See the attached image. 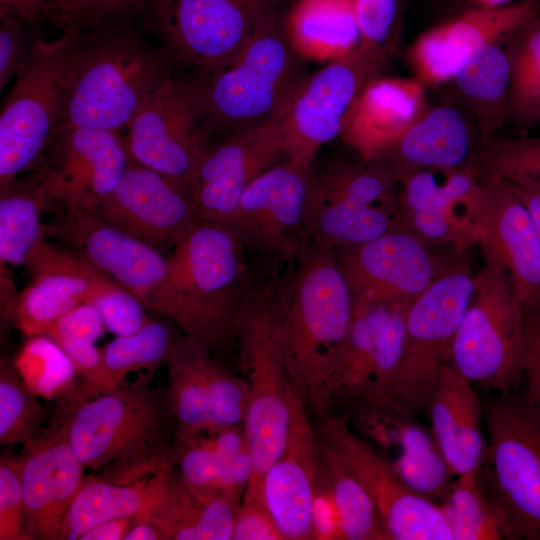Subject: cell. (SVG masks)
Masks as SVG:
<instances>
[{
    "instance_id": "obj_47",
    "label": "cell",
    "mask_w": 540,
    "mask_h": 540,
    "mask_svg": "<svg viewBox=\"0 0 540 540\" xmlns=\"http://www.w3.org/2000/svg\"><path fill=\"white\" fill-rule=\"evenodd\" d=\"M218 461V482L223 492L243 496L253 473V459L244 425L205 434Z\"/></svg>"
},
{
    "instance_id": "obj_27",
    "label": "cell",
    "mask_w": 540,
    "mask_h": 540,
    "mask_svg": "<svg viewBox=\"0 0 540 540\" xmlns=\"http://www.w3.org/2000/svg\"><path fill=\"white\" fill-rule=\"evenodd\" d=\"M23 448L20 474L27 538L58 540L63 519L86 476L85 468L53 421Z\"/></svg>"
},
{
    "instance_id": "obj_31",
    "label": "cell",
    "mask_w": 540,
    "mask_h": 540,
    "mask_svg": "<svg viewBox=\"0 0 540 540\" xmlns=\"http://www.w3.org/2000/svg\"><path fill=\"white\" fill-rule=\"evenodd\" d=\"M480 140L457 108L437 106L410 127L402 138L371 164L396 178L417 169L462 168L474 164Z\"/></svg>"
},
{
    "instance_id": "obj_25",
    "label": "cell",
    "mask_w": 540,
    "mask_h": 540,
    "mask_svg": "<svg viewBox=\"0 0 540 540\" xmlns=\"http://www.w3.org/2000/svg\"><path fill=\"white\" fill-rule=\"evenodd\" d=\"M479 178L483 256L505 272L523 306L540 304V240L531 214L505 180Z\"/></svg>"
},
{
    "instance_id": "obj_57",
    "label": "cell",
    "mask_w": 540,
    "mask_h": 540,
    "mask_svg": "<svg viewBox=\"0 0 540 540\" xmlns=\"http://www.w3.org/2000/svg\"><path fill=\"white\" fill-rule=\"evenodd\" d=\"M232 540H284L260 499H242Z\"/></svg>"
},
{
    "instance_id": "obj_10",
    "label": "cell",
    "mask_w": 540,
    "mask_h": 540,
    "mask_svg": "<svg viewBox=\"0 0 540 540\" xmlns=\"http://www.w3.org/2000/svg\"><path fill=\"white\" fill-rule=\"evenodd\" d=\"M524 308L505 272L484 258L447 362L471 383L498 393L522 376Z\"/></svg>"
},
{
    "instance_id": "obj_39",
    "label": "cell",
    "mask_w": 540,
    "mask_h": 540,
    "mask_svg": "<svg viewBox=\"0 0 540 540\" xmlns=\"http://www.w3.org/2000/svg\"><path fill=\"white\" fill-rule=\"evenodd\" d=\"M538 16V0H519L496 7L469 9L442 27L459 69L476 49L505 40Z\"/></svg>"
},
{
    "instance_id": "obj_23",
    "label": "cell",
    "mask_w": 540,
    "mask_h": 540,
    "mask_svg": "<svg viewBox=\"0 0 540 540\" xmlns=\"http://www.w3.org/2000/svg\"><path fill=\"white\" fill-rule=\"evenodd\" d=\"M24 267L31 281L18 293L10 321L26 337L46 334L62 315L92 302L114 282L71 250L53 245L45 236Z\"/></svg>"
},
{
    "instance_id": "obj_63",
    "label": "cell",
    "mask_w": 540,
    "mask_h": 540,
    "mask_svg": "<svg viewBox=\"0 0 540 540\" xmlns=\"http://www.w3.org/2000/svg\"><path fill=\"white\" fill-rule=\"evenodd\" d=\"M477 7H496L513 2L514 0H469Z\"/></svg>"
},
{
    "instance_id": "obj_49",
    "label": "cell",
    "mask_w": 540,
    "mask_h": 540,
    "mask_svg": "<svg viewBox=\"0 0 540 540\" xmlns=\"http://www.w3.org/2000/svg\"><path fill=\"white\" fill-rule=\"evenodd\" d=\"M360 42L365 55L386 62L394 46L398 0H353Z\"/></svg>"
},
{
    "instance_id": "obj_15",
    "label": "cell",
    "mask_w": 540,
    "mask_h": 540,
    "mask_svg": "<svg viewBox=\"0 0 540 540\" xmlns=\"http://www.w3.org/2000/svg\"><path fill=\"white\" fill-rule=\"evenodd\" d=\"M384 64L356 48L304 78L273 118L287 157L314 166L319 149L340 136L355 99Z\"/></svg>"
},
{
    "instance_id": "obj_32",
    "label": "cell",
    "mask_w": 540,
    "mask_h": 540,
    "mask_svg": "<svg viewBox=\"0 0 540 540\" xmlns=\"http://www.w3.org/2000/svg\"><path fill=\"white\" fill-rule=\"evenodd\" d=\"M240 499L224 492L208 496L191 492L173 464L158 503L139 517L155 523L164 540H232Z\"/></svg>"
},
{
    "instance_id": "obj_26",
    "label": "cell",
    "mask_w": 540,
    "mask_h": 540,
    "mask_svg": "<svg viewBox=\"0 0 540 540\" xmlns=\"http://www.w3.org/2000/svg\"><path fill=\"white\" fill-rule=\"evenodd\" d=\"M321 457V443L297 396L287 441L262 478V501L284 540H311V502Z\"/></svg>"
},
{
    "instance_id": "obj_13",
    "label": "cell",
    "mask_w": 540,
    "mask_h": 540,
    "mask_svg": "<svg viewBox=\"0 0 540 540\" xmlns=\"http://www.w3.org/2000/svg\"><path fill=\"white\" fill-rule=\"evenodd\" d=\"M318 436L363 484L391 540H453L441 506L415 492L389 461L351 430L348 412L320 415Z\"/></svg>"
},
{
    "instance_id": "obj_38",
    "label": "cell",
    "mask_w": 540,
    "mask_h": 540,
    "mask_svg": "<svg viewBox=\"0 0 540 540\" xmlns=\"http://www.w3.org/2000/svg\"><path fill=\"white\" fill-rule=\"evenodd\" d=\"M50 205L36 173L0 189V274L24 266L44 236L41 214Z\"/></svg>"
},
{
    "instance_id": "obj_59",
    "label": "cell",
    "mask_w": 540,
    "mask_h": 540,
    "mask_svg": "<svg viewBox=\"0 0 540 540\" xmlns=\"http://www.w3.org/2000/svg\"><path fill=\"white\" fill-rule=\"evenodd\" d=\"M50 0H0V15H12L36 33L47 22Z\"/></svg>"
},
{
    "instance_id": "obj_21",
    "label": "cell",
    "mask_w": 540,
    "mask_h": 540,
    "mask_svg": "<svg viewBox=\"0 0 540 540\" xmlns=\"http://www.w3.org/2000/svg\"><path fill=\"white\" fill-rule=\"evenodd\" d=\"M43 233L69 246L72 252L136 296L145 308L167 270V257L160 250L92 211L55 206L52 219L43 223Z\"/></svg>"
},
{
    "instance_id": "obj_14",
    "label": "cell",
    "mask_w": 540,
    "mask_h": 540,
    "mask_svg": "<svg viewBox=\"0 0 540 540\" xmlns=\"http://www.w3.org/2000/svg\"><path fill=\"white\" fill-rule=\"evenodd\" d=\"M413 300L353 299L352 320L329 390L330 411L340 403H383L402 359Z\"/></svg>"
},
{
    "instance_id": "obj_30",
    "label": "cell",
    "mask_w": 540,
    "mask_h": 540,
    "mask_svg": "<svg viewBox=\"0 0 540 540\" xmlns=\"http://www.w3.org/2000/svg\"><path fill=\"white\" fill-rule=\"evenodd\" d=\"M426 412L431 432L453 477L480 470L487 451L482 431L483 404L472 383L446 362L441 367Z\"/></svg>"
},
{
    "instance_id": "obj_29",
    "label": "cell",
    "mask_w": 540,
    "mask_h": 540,
    "mask_svg": "<svg viewBox=\"0 0 540 540\" xmlns=\"http://www.w3.org/2000/svg\"><path fill=\"white\" fill-rule=\"evenodd\" d=\"M429 109L417 78L371 79L349 109L340 136L373 163L392 148Z\"/></svg>"
},
{
    "instance_id": "obj_16",
    "label": "cell",
    "mask_w": 540,
    "mask_h": 540,
    "mask_svg": "<svg viewBox=\"0 0 540 540\" xmlns=\"http://www.w3.org/2000/svg\"><path fill=\"white\" fill-rule=\"evenodd\" d=\"M402 228L428 246L465 249L478 240L481 180L474 164L417 169L398 178Z\"/></svg>"
},
{
    "instance_id": "obj_1",
    "label": "cell",
    "mask_w": 540,
    "mask_h": 540,
    "mask_svg": "<svg viewBox=\"0 0 540 540\" xmlns=\"http://www.w3.org/2000/svg\"><path fill=\"white\" fill-rule=\"evenodd\" d=\"M247 252L228 224L197 220L167 256L165 276L146 309L200 338L213 353L229 349L256 294Z\"/></svg>"
},
{
    "instance_id": "obj_12",
    "label": "cell",
    "mask_w": 540,
    "mask_h": 540,
    "mask_svg": "<svg viewBox=\"0 0 540 540\" xmlns=\"http://www.w3.org/2000/svg\"><path fill=\"white\" fill-rule=\"evenodd\" d=\"M275 0H152L144 26L178 64L208 72L231 61L274 12Z\"/></svg>"
},
{
    "instance_id": "obj_41",
    "label": "cell",
    "mask_w": 540,
    "mask_h": 540,
    "mask_svg": "<svg viewBox=\"0 0 540 540\" xmlns=\"http://www.w3.org/2000/svg\"><path fill=\"white\" fill-rule=\"evenodd\" d=\"M320 443L331 477L343 540H391L385 522L363 484L332 448L321 440Z\"/></svg>"
},
{
    "instance_id": "obj_11",
    "label": "cell",
    "mask_w": 540,
    "mask_h": 540,
    "mask_svg": "<svg viewBox=\"0 0 540 540\" xmlns=\"http://www.w3.org/2000/svg\"><path fill=\"white\" fill-rule=\"evenodd\" d=\"M71 29L36 37L31 55L3 99L0 112V189L35 169L57 130L65 53Z\"/></svg>"
},
{
    "instance_id": "obj_43",
    "label": "cell",
    "mask_w": 540,
    "mask_h": 540,
    "mask_svg": "<svg viewBox=\"0 0 540 540\" xmlns=\"http://www.w3.org/2000/svg\"><path fill=\"white\" fill-rule=\"evenodd\" d=\"M24 383L12 361H0V442L4 445L34 442L46 428L48 410Z\"/></svg>"
},
{
    "instance_id": "obj_62",
    "label": "cell",
    "mask_w": 540,
    "mask_h": 540,
    "mask_svg": "<svg viewBox=\"0 0 540 540\" xmlns=\"http://www.w3.org/2000/svg\"><path fill=\"white\" fill-rule=\"evenodd\" d=\"M123 540H164L159 527L152 521L136 516Z\"/></svg>"
},
{
    "instance_id": "obj_24",
    "label": "cell",
    "mask_w": 540,
    "mask_h": 540,
    "mask_svg": "<svg viewBox=\"0 0 540 540\" xmlns=\"http://www.w3.org/2000/svg\"><path fill=\"white\" fill-rule=\"evenodd\" d=\"M404 228L335 251L353 299L413 300L438 276L445 262Z\"/></svg>"
},
{
    "instance_id": "obj_6",
    "label": "cell",
    "mask_w": 540,
    "mask_h": 540,
    "mask_svg": "<svg viewBox=\"0 0 540 540\" xmlns=\"http://www.w3.org/2000/svg\"><path fill=\"white\" fill-rule=\"evenodd\" d=\"M487 451L479 470L503 539L540 540V417L525 393L483 404Z\"/></svg>"
},
{
    "instance_id": "obj_60",
    "label": "cell",
    "mask_w": 540,
    "mask_h": 540,
    "mask_svg": "<svg viewBox=\"0 0 540 540\" xmlns=\"http://www.w3.org/2000/svg\"><path fill=\"white\" fill-rule=\"evenodd\" d=\"M136 516L103 522L82 534L78 540H123Z\"/></svg>"
},
{
    "instance_id": "obj_36",
    "label": "cell",
    "mask_w": 540,
    "mask_h": 540,
    "mask_svg": "<svg viewBox=\"0 0 540 540\" xmlns=\"http://www.w3.org/2000/svg\"><path fill=\"white\" fill-rule=\"evenodd\" d=\"M178 335L166 323L150 319L138 331L116 336L101 351L97 373L61 398L84 401L112 391L124 384L132 372L153 374L164 365L168 351Z\"/></svg>"
},
{
    "instance_id": "obj_51",
    "label": "cell",
    "mask_w": 540,
    "mask_h": 540,
    "mask_svg": "<svg viewBox=\"0 0 540 540\" xmlns=\"http://www.w3.org/2000/svg\"><path fill=\"white\" fill-rule=\"evenodd\" d=\"M20 457L0 459V540H27Z\"/></svg>"
},
{
    "instance_id": "obj_40",
    "label": "cell",
    "mask_w": 540,
    "mask_h": 540,
    "mask_svg": "<svg viewBox=\"0 0 540 540\" xmlns=\"http://www.w3.org/2000/svg\"><path fill=\"white\" fill-rule=\"evenodd\" d=\"M510 64L508 117L519 126L540 123V16L506 39Z\"/></svg>"
},
{
    "instance_id": "obj_4",
    "label": "cell",
    "mask_w": 540,
    "mask_h": 540,
    "mask_svg": "<svg viewBox=\"0 0 540 540\" xmlns=\"http://www.w3.org/2000/svg\"><path fill=\"white\" fill-rule=\"evenodd\" d=\"M282 294L272 297L295 386L320 415L330 412L329 390L353 315V295L335 251L305 239Z\"/></svg>"
},
{
    "instance_id": "obj_22",
    "label": "cell",
    "mask_w": 540,
    "mask_h": 540,
    "mask_svg": "<svg viewBox=\"0 0 540 540\" xmlns=\"http://www.w3.org/2000/svg\"><path fill=\"white\" fill-rule=\"evenodd\" d=\"M93 212L161 252L173 248L198 220L186 185L133 159L115 189Z\"/></svg>"
},
{
    "instance_id": "obj_35",
    "label": "cell",
    "mask_w": 540,
    "mask_h": 540,
    "mask_svg": "<svg viewBox=\"0 0 540 540\" xmlns=\"http://www.w3.org/2000/svg\"><path fill=\"white\" fill-rule=\"evenodd\" d=\"M283 22L302 59L329 63L352 53L360 42L353 0H298Z\"/></svg>"
},
{
    "instance_id": "obj_17",
    "label": "cell",
    "mask_w": 540,
    "mask_h": 540,
    "mask_svg": "<svg viewBox=\"0 0 540 540\" xmlns=\"http://www.w3.org/2000/svg\"><path fill=\"white\" fill-rule=\"evenodd\" d=\"M131 160L122 133L68 127L55 132L35 173L49 206L93 212L115 189Z\"/></svg>"
},
{
    "instance_id": "obj_2",
    "label": "cell",
    "mask_w": 540,
    "mask_h": 540,
    "mask_svg": "<svg viewBox=\"0 0 540 540\" xmlns=\"http://www.w3.org/2000/svg\"><path fill=\"white\" fill-rule=\"evenodd\" d=\"M71 30L57 130L121 133L147 99L173 78L175 62L133 22Z\"/></svg>"
},
{
    "instance_id": "obj_50",
    "label": "cell",
    "mask_w": 540,
    "mask_h": 540,
    "mask_svg": "<svg viewBox=\"0 0 540 540\" xmlns=\"http://www.w3.org/2000/svg\"><path fill=\"white\" fill-rule=\"evenodd\" d=\"M408 60L424 85L454 78L458 63L447 44L442 24L421 34L408 50Z\"/></svg>"
},
{
    "instance_id": "obj_45",
    "label": "cell",
    "mask_w": 540,
    "mask_h": 540,
    "mask_svg": "<svg viewBox=\"0 0 540 540\" xmlns=\"http://www.w3.org/2000/svg\"><path fill=\"white\" fill-rule=\"evenodd\" d=\"M479 177L540 186V137L495 138L479 142L475 161Z\"/></svg>"
},
{
    "instance_id": "obj_18",
    "label": "cell",
    "mask_w": 540,
    "mask_h": 540,
    "mask_svg": "<svg viewBox=\"0 0 540 540\" xmlns=\"http://www.w3.org/2000/svg\"><path fill=\"white\" fill-rule=\"evenodd\" d=\"M124 132L129 155L135 162L186 186L210 141L190 77H173L158 89Z\"/></svg>"
},
{
    "instance_id": "obj_53",
    "label": "cell",
    "mask_w": 540,
    "mask_h": 540,
    "mask_svg": "<svg viewBox=\"0 0 540 540\" xmlns=\"http://www.w3.org/2000/svg\"><path fill=\"white\" fill-rule=\"evenodd\" d=\"M39 34L12 15H0L1 91L23 69Z\"/></svg>"
},
{
    "instance_id": "obj_64",
    "label": "cell",
    "mask_w": 540,
    "mask_h": 540,
    "mask_svg": "<svg viewBox=\"0 0 540 540\" xmlns=\"http://www.w3.org/2000/svg\"><path fill=\"white\" fill-rule=\"evenodd\" d=\"M536 305L538 306V308H539V310H540V304H536Z\"/></svg>"
},
{
    "instance_id": "obj_37",
    "label": "cell",
    "mask_w": 540,
    "mask_h": 540,
    "mask_svg": "<svg viewBox=\"0 0 540 540\" xmlns=\"http://www.w3.org/2000/svg\"><path fill=\"white\" fill-rule=\"evenodd\" d=\"M499 43L472 52L452 79L477 119L480 141L493 137L508 117L510 64Z\"/></svg>"
},
{
    "instance_id": "obj_33",
    "label": "cell",
    "mask_w": 540,
    "mask_h": 540,
    "mask_svg": "<svg viewBox=\"0 0 540 540\" xmlns=\"http://www.w3.org/2000/svg\"><path fill=\"white\" fill-rule=\"evenodd\" d=\"M172 467L173 462L147 479L127 484L86 475L63 519L58 540H78L109 520L148 515L159 501Z\"/></svg>"
},
{
    "instance_id": "obj_19",
    "label": "cell",
    "mask_w": 540,
    "mask_h": 540,
    "mask_svg": "<svg viewBox=\"0 0 540 540\" xmlns=\"http://www.w3.org/2000/svg\"><path fill=\"white\" fill-rule=\"evenodd\" d=\"M313 167L287 157L247 187L226 224L248 251L274 264L295 259L307 239L302 219Z\"/></svg>"
},
{
    "instance_id": "obj_52",
    "label": "cell",
    "mask_w": 540,
    "mask_h": 540,
    "mask_svg": "<svg viewBox=\"0 0 540 540\" xmlns=\"http://www.w3.org/2000/svg\"><path fill=\"white\" fill-rule=\"evenodd\" d=\"M91 303L99 310L106 328L116 336L130 335L150 320L142 302L115 282L100 291Z\"/></svg>"
},
{
    "instance_id": "obj_5",
    "label": "cell",
    "mask_w": 540,
    "mask_h": 540,
    "mask_svg": "<svg viewBox=\"0 0 540 540\" xmlns=\"http://www.w3.org/2000/svg\"><path fill=\"white\" fill-rule=\"evenodd\" d=\"M274 12L227 64L190 77L209 138L272 120L304 79L300 60Z\"/></svg>"
},
{
    "instance_id": "obj_34",
    "label": "cell",
    "mask_w": 540,
    "mask_h": 540,
    "mask_svg": "<svg viewBox=\"0 0 540 540\" xmlns=\"http://www.w3.org/2000/svg\"><path fill=\"white\" fill-rule=\"evenodd\" d=\"M213 356L200 338L177 336L165 358L168 387L167 405L174 423L176 439L196 437L210 429L208 363Z\"/></svg>"
},
{
    "instance_id": "obj_56",
    "label": "cell",
    "mask_w": 540,
    "mask_h": 540,
    "mask_svg": "<svg viewBox=\"0 0 540 540\" xmlns=\"http://www.w3.org/2000/svg\"><path fill=\"white\" fill-rule=\"evenodd\" d=\"M106 325L97 307L83 303L62 315L47 331L53 340L60 338H80L96 342L101 338Z\"/></svg>"
},
{
    "instance_id": "obj_58",
    "label": "cell",
    "mask_w": 540,
    "mask_h": 540,
    "mask_svg": "<svg viewBox=\"0 0 540 540\" xmlns=\"http://www.w3.org/2000/svg\"><path fill=\"white\" fill-rule=\"evenodd\" d=\"M54 341L72 360L81 376V382L89 381L97 373L101 364V351L94 341L80 338H60Z\"/></svg>"
},
{
    "instance_id": "obj_3",
    "label": "cell",
    "mask_w": 540,
    "mask_h": 540,
    "mask_svg": "<svg viewBox=\"0 0 540 540\" xmlns=\"http://www.w3.org/2000/svg\"><path fill=\"white\" fill-rule=\"evenodd\" d=\"M153 374L84 401L59 399L53 417L85 469L127 484L147 479L172 462L176 440L165 393Z\"/></svg>"
},
{
    "instance_id": "obj_28",
    "label": "cell",
    "mask_w": 540,
    "mask_h": 540,
    "mask_svg": "<svg viewBox=\"0 0 540 540\" xmlns=\"http://www.w3.org/2000/svg\"><path fill=\"white\" fill-rule=\"evenodd\" d=\"M348 412L353 424L385 451L399 449L390 460L397 474L415 492L440 503L452 475L432 432L410 416L394 409L359 403Z\"/></svg>"
},
{
    "instance_id": "obj_55",
    "label": "cell",
    "mask_w": 540,
    "mask_h": 540,
    "mask_svg": "<svg viewBox=\"0 0 540 540\" xmlns=\"http://www.w3.org/2000/svg\"><path fill=\"white\" fill-rule=\"evenodd\" d=\"M525 354L522 375L525 395L540 417V310L536 305L523 306Z\"/></svg>"
},
{
    "instance_id": "obj_8",
    "label": "cell",
    "mask_w": 540,
    "mask_h": 540,
    "mask_svg": "<svg viewBox=\"0 0 540 540\" xmlns=\"http://www.w3.org/2000/svg\"><path fill=\"white\" fill-rule=\"evenodd\" d=\"M398 179L381 166L332 163L311 171L303 211L305 236L337 251L402 228Z\"/></svg>"
},
{
    "instance_id": "obj_7",
    "label": "cell",
    "mask_w": 540,
    "mask_h": 540,
    "mask_svg": "<svg viewBox=\"0 0 540 540\" xmlns=\"http://www.w3.org/2000/svg\"><path fill=\"white\" fill-rule=\"evenodd\" d=\"M237 345L250 389L244 429L253 459L242 499H259L262 478L284 449L293 404L300 396L272 296L256 293L250 300L239 324Z\"/></svg>"
},
{
    "instance_id": "obj_42",
    "label": "cell",
    "mask_w": 540,
    "mask_h": 540,
    "mask_svg": "<svg viewBox=\"0 0 540 540\" xmlns=\"http://www.w3.org/2000/svg\"><path fill=\"white\" fill-rule=\"evenodd\" d=\"M12 362L26 386L46 400L60 398L77 385L72 360L46 334L28 337Z\"/></svg>"
},
{
    "instance_id": "obj_44",
    "label": "cell",
    "mask_w": 540,
    "mask_h": 540,
    "mask_svg": "<svg viewBox=\"0 0 540 540\" xmlns=\"http://www.w3.org/2000/svg\"><path fill=\"white\" fill-rule=\"evenodd\" d=\"M453 540L503 539L496 513L482 487L479 471L456 477L439 503Z\"/></svg>"
},
{
    "instance_id": "obj_9",
    "label": "cell",
    "mask_w": 540,
    "mask_h": 540,
    "mask_svg": "<svg viewBox=\"0 0 540 540\" xmlns=\"http://www.w3.org/2000/svg\"><path fill=\"white\" fill-rule=\"evenodd\" d=\"M475 275L462 258L444 263L435 280L411 303L404 350L385 406L410 416L426 411L437 376L470 304Z\"/></svg>"
},
{
    "instance_id": "obj_54",
    "label": "cell",
    "mask_w": 540,
    "mask_h": 540,
    "mask_svg": "<svg viewBox=\"0 0 540 540\" xmlns=\"http://www.w3.org/2000/svg\"><path fill=\"white\" fill-rule=\"evenodd\" d=\"M311 540H343L331 477L322 450L312 493Z\"/></svg>"
},
{
    "instance_id": "obj_46",
    "label": "cell",
    "mask_w": 540,
    "mask_h": 540,
    "mask_svg": "<svg viewBox=\"0 0 540 540\" xmlns=\"http://www.w3.org/2000/svg\"><path fill=\"white\" fill-rule=\"evenodd\" d=\"M152 0H50L47 22L60 31L84 30L141 18Z\"/></svg>"
},
{
    "instance_id": "obj_48",
    "label": "cell",
    "mask_w": 540,
    "mask_h": 540,
    "mask_svg": "<svg viewBox=\"0 0 540 540\" xmlns=\"http://www.w3.org/2000/svg\"><path fill=\"white\" fill-rule=\"evenodd\" d=\"M172 462L191 492L202 496L223 492L218 482L217 457L205 434L176 439Z\"/></svg>"
},
{
    "instance_id": "obj_20",
    "label": "cell",
    "mask_w": 540,
    "mask_h": 540,
    "mask_svg": "<svg viewBox=\"0 0 540 540\" xmlns=\"http://www.w3.org/2000/svg\"><path fill=\"white\" fill-rule=\"evenodd\" d=\"M281 158L285 144L273 119L209 141L187 184L197 219L226 223L247 187Z\"/></svg>"
},
{
    "instance_id": "obj_61",
    "label": "cell",
    "mask_w": 540,
    "mask_h": 540,
    "mask_svg": "<svg viewBox=\"0 0 540 540\" xmlns=\"http://www.w3.org/2000/svg\"><path fill=\"white\" fill-rule=\"evenodd\" d=\"M507 183L529 210L540 240V186L511 182Z\"/></svg>"
}]
</instances>
